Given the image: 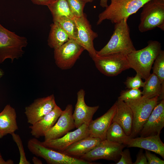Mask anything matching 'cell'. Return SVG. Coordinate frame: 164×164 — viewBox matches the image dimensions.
I'll return each mask as SVG.
<instances>
[{
	"mask_svg": "<svg viewBox=\"0 0 164 164\" xmlns=\"http://www.w3.org/2000/svg\"><path fill=\"white\" fill-rule=\"evenodd\" d=\"M161 43L156 40H150L147 46L138 50L132 51L127 56L130 68L145 80L151 74L154 62L161 50Z\"/></svg>",
	"mask_w": 164,
	"mask_h": 164,
	"instance_id": "cell-1",
	"label": "cell"
},
{
	"mask_svg": "<svg viewBox=\"0 0 164 164\" xmlns=\"http://www.w3.org/2000/svg\"><path fill=\"white\" fill-rule=\"evenodd\" d=\"M127 20L124 19L115 24L110 39L100 50L96 51L97 56L114 54L127 56L136 50L130 37V29Z\"/></svg>",
	"mask_w": 164,
	"mask_h": 164,
	"instance_id": "cell-2",
	"label": "cell"
},
{
	"mask_svg": "<svg viewBox=\"0 0 164 164\" xmlns=\"http://www.w3.org/2000/svg\"><path fill=\"white\" fill-rule=\"evenodd\" d=\"M150 0H111L110 4L99 14L97 25L108 20L116 23L124 19L127 20L136 13L147 2Z\"/></svg>",
	"mask_w": 164,
	"mask_h": 164,
	"instance_id": "cell-3",
	"label": "cell"
},
{
	"mask_svg": "<svg viewBox=\"0 0 164 164\" xmlns=\"http://www.w3.org/2000/svg\"><path fill=\"white\" fill-rule=\"evenodd\" d=\"M28 44L26 37L8 30L0 23V63L7 59L12 63L22 57L24 53L23 48Z\"/></svg>",
	"mask_w": 164,
	"mask_h": 164,
	"instance_id": "cell-4",
	"label": "cell"
},
{
	"mask_svg": "<svg viewBox=\"0 0 164 164\" xmlns=\"http://www.w3.org/2000/svg\"><path fill=\"white\" fill-rule=\"evenodd\" d=\"M27 146L32 154L43 159L49 164H94L46 147L36 138L29 139Z\"/></svg>",
	"mask_w": 164,
	"mask_h": 164,
	"instance_id": "cell-5",
	"label": "cell"
},
{
	"mask_svg": "<svg viewBox=\"0 0 164 164\" xmlns=\"http://www.w3.org/2000/svg\"><path fill=\"white\" fill-rule=\"evenodd\" d=\"M158 101V96L149 98L142 95L137 99L124 101L130 107L133 114L131 138L139 133Z\"/></svg>",
	"mask_w": 164,
	"mask_h": 164,
	"instance_id": "cell-6",
	"label": "cell"
},
{
	"mask_svg": "<svg viewBox=\"0 0 164 164\" xmlns=\"http://www.w3.org/2000/svg\"><path fill=\"white\" fill-rule=\"evenodd\" d=\"M138 28L143 32L158 27L164 30V1L150 0L142 7Z\"/></svg>",
	"mask_w": 164,
	"mask_h": 164,
	"instance_id": "cell-7",
	"label": "cell"
},
{
	"mask_svg": "<svg viewBox=\"0 0 164 164\" xmlns=\"http://www.w3.org/2000/svg\"><path fill=\"white\" fill-rule=\"evenodd\" d=\"M85 49L75 40L69 39L60 47L54 49L56 65L62 70L72 67Z\"/></svg>",
	"mask_w": 164,
	"mask_h": 164,
	"instance_id": "cell-8",
	"label": "cell"
},
{
	"mask_svg": "<svg viewBox=\"0 0 164 164\" xmlns=\"http://www.w3.org/2000/svg\"><path fill=\"white\" fill-rule=\"evenodd\" d=\"M125 146L123 144L111 142L106 139L101 140L94 148L78 158L89 162L103 159L116 163L119 160L121 153Z\"/></svg>",
	"mask_w": 164,
	"mask_h": 164,
	"instance_id": "cell-9",
	"label": "cell"
},
{
	"mask_svg": "<svg viewBox=\"0 0 164 164\" xmlns=\"http://www.w3.org/2000/svg\"><path fill=\"white\" fill-rule=\"evenodd\" d=\"M127 56L114 54L97 56L92 59L100 72L106 76L113 77L130 68Z\"/></svg>",
	"mask_w": 164,
	"mask_h": 164,
	"instance_id": "cell-10",
	"label": "cell"
},
{
	"mask_svg": "<svg viewBox=\"0 0 164 164\" xmlns=\"http://www.w3.org/2000/svg\"><path fill=\"white\" fill-rule=\"evenodd\" d=\"M77 29L75 41L88 52L92 59L97 56L94 46V40L98 37L94 31L85 14L80 17L73 18Z\"/></svg>",
	"mask_w": 164,
	"mask_h": 164,
	"instance_id": "cell-11",
	"label": "cell"
},
{
	"mask_svg": "<svg viewBox=\"0 0 164 164\" xmlns=\"http://www.w3.org/2000/svg\"><path fill=\"white\" fill-rule=\"evenodd\" d=\"M54 94L35 99L25 108L27 121L32 125L51 111L56 105Z\"/></svg>",
	"mask_w": 164,
	"mask_h": 164,
	"instance_id": "cell-12",
	"label": "cell"
},
{
	"mask_svg": "<svg viewBox=\"0 0 164 164\" xmlns=\"http://www.w3.org/2000/svg\"><path fill=\"white\" fill-rule=\"evenodd\" d=\"M73 113L72 105L68 104L54 125L45 134L44 141L60 138L75 128Z\"/></svg>",
	"mask_w": 164,
	"mask_h": 164,
	"instance_id": "cell-13",
	"label": "cell"
},
{
	"mask_svg": "<svg viewBox=\"0 0 164 164\" xmlns=\"http://www.w3.org/2000/svg\"><path fill=\"white\" fill-rule=\"evenodd\" d=\"M88 125L84 124L75 130L69 132L60 138L44 141L42 143L46 147L62 152L75 142L89 135Z\"/></svg>",
	"mask_w": 164,
	"mask_h": 164,
	"instance_id": "cell-14",
	"label": "cell"
},
{
	"mask_svg": "<svg viewBox=\"0 0 164 164\" xmlns=\"http://www.w3.org/2000/svg\"><path fill=\"white\" fill-rule=\"evenodd\" d=\"M164 127V100H161L153 109L139 134L144 137L160 135Z\"/></svg>",
	"mask_w": 164,
	"mask_h": 164,
	"instance_id": "cell-15",
	"label": "cell"
},
{
	"mask_svg": "<svg viewBox=\"0 0 164 164\" xmlns=\"http://www.w3.org/2000/svg\"><path fill=\"white\" fill-rule=\"evenodd\" d=\"M85 93L83 89L77 93V101L73 113L75 128H77L84 124L88 125L92 120L93 116L99 108V106H89L85 101Z\"/></svg>",
	"mask_w": 164,
	"mask_h": 164,
	"instance_id": "cell-16",
	"label": "cell"
},
{
	"mask_svg": "<svg viewBox=\"0 0 164 164\" xmlns=\"http://www.w3.org/2000/svg\"><path fill=\"white\" fill-rule=\"evenodd\" d=\"M116 110L115 103L103 115L94 120H92L88 125L89 135L100 138L106 139V134Z\"/></svg>",
	"mask_w": 164,
	"mask_h": 164,
	"instance_id": "cell-17",
	"label": "cell"
},
{
	"mask_svg": "<svg viewBox=\"0 0 164 164\" xmlns=\"http://www.w3.org/2000/svg\"><path fill=\"white\" fill-rule=\"evenodd\" d=\"M160 135L131 138L125 144L128 147H137L152 151L164 158V144Z\"/></svg>",
	"mask_w": 164,
	"mask_h": 164,
	"instance_id": "cell-18",
	"label": "cell"
},
{
	"mask_svg": "<svg viewBox=\"0 0 164 164\" xmlns=\"http://www.w3.org/2000/svg\"><path fill=\"white\" fill-rule=\"evenodd\" d=\"M62 111L56 104L50 112L36 122L29 126L32 135L37 138L44 136L56 123Z\"/></svg>",
	"mask_w": 164,
	"mask_h": 164,
	"instance_id": "cell-19",
	"label": "cell"
},
{
	"mask_svg": "<svg viewBox=\"0 0 164 164\" xmlns=\"http://www.w3.org/2000/svg\"><path fill=\"white\" fill-rule=\"evenodd\" d=\"M116 110L112 122L118 124L125 133L130 136L133 123V114L130 107L124 101L118 99L115 102Z\"/></svg>",
	"mask_w": 164,
	"mask_h": 164,
	"instance_id": "cell-20",
	"label": "cell"
},
{
	"mask_svg": "<svg viewBox=\"0 0 164 164\" xmlns=\"http://www.w3.org/2000/svg\"><path fill=\"white\" fill-rule=\"evenodd\" d=\"M101 141L99 138L89 135L75 142L62 152L78 158L94 148Z\"/></svg>",
	"mask_w": 164,
	"mask_h": 164,
	"instance_id": "cell-21",
	"label": "cell"
},
{
	"mask_svg": "<svg viewBox=\"0 0 164 164\" xmlns=\"http://www.w3.org/2000/svg\"><path fill=\"white\" fill-rule=\"evenodd\" d=\"M17 114L14 108L7 104L0 113V139L18 129Z\"/></svg>",
	"mask_w": 164,
	"mask_h": 164,
	"instance_id": "cell-22",
	"label": "cell"
},
{
	"mask_svg": "<svg viewBox=\"0 0 164 164\" xmlns=\"http://www.w3.org/2000/svg\"><path fill=\"white\" fill-rule=\"evenodd\" d=\"M142 91V95L145 97L151 98L158 96L159 99H164V83L162 84L157 76L151 73L145 80Z\"/></svg>",
	"mask_w": 164,
	"mask_h": 164,
	"instance_id": "cell-23",
	"label": "cell"
},
{
	"mask_svg": "<svg viewBox=\"0 0 164 164\" xmlns=\"http://www.w3.org/2000/svg\"><path fill=\"white\" fill-rule=\"evenodd\" d=\"M50 27L48 44L50 47L54 50L61 46L70 39L68 35L58 22H54Z\"/></svg>",
	"mask_w": 164,
	"mask_h": 164,
	"instance_id": "cell-24",
	"label": "cell"
},
{
	"mask_svg": "<svg viewBox=\"0 0 164 164\" xmlns=\"http://www.w3.org/2000/svg\"><path fill=\"white\" fill-rule=\"evenodd\" d=\"M47 6L52 15L53 22L63 18L73 19L74 17L70 9L66 0H54Z\"/></svg>",
	"mask_w": 164,
	"mask_h": 164,
	"instance_id": "cell-25",
	"label": "cell"
},
{
	"mask_svg": "<svg viewBox=\"0 0 164 164\" xmlns=\"http://www.w3.org/2000/svg\"><path fill=\"white\" fill-rule=\"evenodd\" d=\"M131 138L127 135L117 123L112 122L107 131L106 138L108 141L118 143L125 144Z\"/></svg>",
	"mask_w": 164,
	"mask_h": 164,
	"instance_id": "cell-26",
	"label": "cell"
},
{
	"mask_svg": "<svg viewBox=\"0 0 164 164\" xmlns=\"http://www.w3.org/2000/svg\"><path fill=\"white\" fill-rule=\"evenodd\" d=\"M58 22L68 35L70 39L75 40L77 37V27L73 19L64 18L58 20Z\"/></svg>",
	"mask_w": 164,
	"mask_h": 164,
	"instance_id": "cell-27",
	"label": "cell"
},
{
	"mask_svg": "<svg viewBox=\"0 0 164 164\" xmlns=\"http://www.w3.org/2000/svg\"><path fill=\"white\" fill-rule=\"evenodd\" d=\"M152 67L153 73L158 77L162 84L164 83V51L162 50L156 58Z\"/></svg>",
	"mask_w": 164,
	"mask_h": 164,
	"instance_id": "cell-28",
	"label": "cell"
},
{
	"mask_svg": "<svg viewBox=\"0 0 164 164\" xmlns=\"http://www.w3.org/2000/svg\"><path fill=\"white\" fill-rule=\"evenodd\" d=\"M70 9L74 17H80L84 14L83 11L86 3L83 0H66Z\"/></svg>",
	"mask_w": 164,
	"mask_h": 164,
	"instance_id": "cell-29",
	"label": "cell"
},
{
	"mask_svg": "<svg viewBox=\"0 0 164 164\" xmlns=\"http://www.w3.org/2000/svg\"><path fill=\"white\" fill-rule=\"evenodd\" d=\"M142 96V91L139 89H129L122 91L118 99L124 101L137 99Z\"/></svg>",
	"mask_w": 164,
	"mask_h": 164,
	"instance_id": "cell-30",
	"label": "cell"
},
{
	"mask_svg": "<svg viewBox=\"0 0 164 164\" xmlns=\"http://www.w3.org/2000/svg\"><path fill=\"white\" fill-rule=\"evenodd\" d=\"M11 135L14 141L16 143L19 150L20 159L19 164H30L27 159L22 139L19 135L14 132Z\"/></svg>",
	"mask_w": 164,
	"mask_h": 164,
	"instance_id": "cell-31",
	"label": "cell"
},
{
	"mask_svg": "<svg viewBox=\"0 0 164 164\" xmlns=\"http://www.w3.org/2000/svg\"><path fill=\"white\" fill-rule=\"evenodd\" d=\"M125 84L128 89H139L143 87L144 82L142 81L141 77L136 73L134 77H128Z\"/></svg>",
	"mask_w": 164,
	"mask_h": 164,
	"instance_id": "cell-32",
	"label": "cell"
},
{
	"mask_svg": "<svg viewBox=\"0 0 164 164\" xmlns=\"http://www.w3.org/2000/svg\"><path fill=\"white\" fill-rule=\"evenodd\" d=\"M121 157L116 164H132L130 152L128 149L122 150L120 154Z\"/></svg>",
	"mask_w": 164,
	"mask_h": 164,
	"instance_id": "cell-33",
	"label": "cell"
},
{
	"mask_svg": "<svg viewBox=\"0 0 164 164\" xmlns=\"http://www.w3.org/2000/svg\"><path fill=\"white\" fill-rule=\"evenodd\" d=\"M145 155L148 164H164V161L151 153L150 151L146 150Z\"/></svg>",
	"mask_w": 164,
	"mask_h": 164,
	"instance_id": "cell-34",
	"label": "cell"
},
{
	"mask_svg": "<svg viewBox=\"0 0 164 164\" xmlns=\"http://www.w3.org/2000/svg\"><path fill=\"white\" fill-rule=\"evenodd\" d=\"M133 164H148V162L142 150L141 149L138 153L136 156V159Z\"/></svg>",
	"mask_w": 164,
	"mask_h": 164,
	"instance_id": "cell-35",
	"label": "cell"
},
{
	"mask_svg": "<svg viewBox=\"0 0 164 164\" xmlns=\"http://www.w3.org/2000/svg\"><path fill=\"white\" fill-rule=\"evenodd\" d=\"M34 4L47 6L54 0H30Z\"/></svg>",
	"mask_w": 164,
	"mask_h": 164,
	"instance_id": "cell-36",
	"label": "cell"
},
{
	"mask_svg": "<svg viewBox=\"0 0 164 164\" xmlns=\"http://www.w3.org/2000/svg\"><path fill=\"white\" fill-rule=\"evenodd\" d=\"M14 163L13 161L11 159L5 160L2 157L0 152V164H13Z\"/></svg>",
	"mask_w": 164,
	"mask_h": 164,
	"instance_id": "cell-37",
	"label": "cell"
},
{
	"mask_svg": "<svg viewBox=\"0 0 164 164\" xmlns=\"http://www.w3.org/2000/svg\"><path fill=\"white\" fill-rule=\"evenodd\" d=\"M32 162L34 164H42V162L38 158L35 156L33 157L32 158Z\"/></svg>",
	"mask_w": 164,
	"mask_h": 164,
	"instance_id": "cell-38",
	"label": "cell"
},
{
	"mask_svg": "<svg viewBox=\"0 0 164 164\" xmlns=\"http://www.w3.org/2000/svg\"><path fill=\"white\" fill-rule=\"evenodd\" d=\"M108 0H100V5L103 8H106L108 6Z\"/></svg>",
	"mask_w": 164,
	"mask_h": 164,
	"instance_id": "cell-39",
	"label": "cell"
},
{
	"mask_svg": "<svg viewBox=\"0 0 164 164\" xmlns=\"http://www.w3.org/2000/svg\"><path fill=\"white\" fill-rule=\"evenodd\" d=\"M4 75V72L2 70L0 69V78H1Z\"/></svg>",
	"mask_w": 164,
	"mask_h": 164,
	"instance_id": "cell-40",
	"label": "cell"
},
{
	"mask_svg": "<svg viewBox=\"0 0 164 164\" xmlns=\"http://www.w3.org/2000/svg\"><path fill=\"white\" fill-rule=\"evenodd\" d=\"M86 3L87 2H91L95 0H83Z\"/></svg>",
	"mask_w": 164,
	"mask_h": 164,
	"instance_id": "cell-41",
	"label": "cell"
},
{
	"mask_svg": "<svg viewBox=\"0 0 164 164\" xmlns=\"http://www.w3.org/2000/svg\"><path fill=\"white\" fill-rule=\"evenodd\" d=\"M162 0L164 1V0Z\"/></svg>",
	"mask_w": 164,
	"mask_h": 164,
	"instance_id": "cell-42",
	"label": "cell"
}]
</instances>
